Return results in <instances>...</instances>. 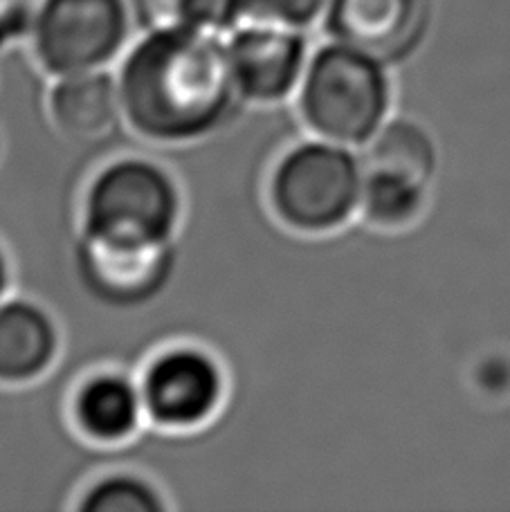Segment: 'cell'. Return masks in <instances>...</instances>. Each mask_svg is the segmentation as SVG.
<instances>
[{
  "label": "cell",
  "mask_w": 510,
  "mask_h": 512,
  "mask_svg": "<svg viewBox=\"0 0 510 512\" xmlns=\"http://www.w3.org/2000/svg\"><path fill=\"white\" fill-rule=\"evenodd\" d=\"M115 77L124 124L162 146L207 140L248 106L223 36L182 25L142 30L117 63Z\"/></svg>",
  "instance_id": "1"
},
{
  "label": "cell",
  "mask_w": 510,
  "mask_h": 512,
  "mask_svg": "<svg viewBox=\"0 0 510 512\" xmlns=\"http://www.w3.org/2000/svg\"><path fill=\"white\" fill-rule=\"evenodd\" d=\"M389 70L387 63L338 41L313 48L295 95L304 126L315 137L364 149L391 117Z\"/></svg>",
  "instance_id": "2"
},
{
  "label": "cell",
  "mask_w": 510,
  "mask_h": 512,
  "mask_svg": "<svg viewBox=\"0 0 510 512\" xmlns=\"http://www.w3.org/2000/svg\"><path fill=\"white\" fill-rule=\"evenodd\" d=\"M81 234L129 248L173 245L182 223L176 178L149 158H117L99 169L81 198Z\"/></svg>",
  "instance_id": "3"
},
{
  "label": "cell",
  "mask_w": 510,
  "mask_h": 512,
  "mask_svg": "<svg viewBox=\"0 0 510 512\" xmlns=\"http://www.w3.org/2000/svg\"><path fill=\"white\" fill-rule=\"evenodd\" d=\"M362 182L358 149L313 135L277 160L268 178V205L286 230L326 236L360 216Z\"/></svg>",
  "instance_id": "4"
},
{
  "label": "cell",
  "mask_w": 510,
  "mask_h": 512,
  "mask_svg": "<svg viewBox=\"0 0 510 512\" xmlns=\"http://www.w3.org/2000/svg\"><path fill=\"white\" fill-rule=\"evenodd\" d=\"M129 0H41L30 18L34 61L52 79L108 70L129 50Z\"/></svg>",
  "instance_id": "5"
},
{
  "label": "cell",
  "mask_w": 510,
  "mask_h": 512,
  "mask_svg": "<svg viewBox=\"0 0 510 512\" xmlns=\"http://www.w3.org/2000/svg\"><path fill=\"white\" fill-rule=\"evenodd\" d=\"M147 423L169 434L205 427L221 411L227 393L225 369L198 346L158 351L138 376Z\"/></svg>",
  "instance_id": "6"
},
{
  "label": "cell",
  "mask_w": 510,
  "mask_h": 512,
  "mask_svg": "<svg viewBox=\"0 0 510 512\" xmlns=\"http://www.w3.org/2000/svg\"><path fill=\"white\" fill-rule=\"evenodd\" d=\"M225 45L245 104L254 106L295 99L313 54L304 30L261 21H243Z\"/></svg>",
  "instance_id": "7"
},
{
  "label": "cell",
  "mask_w": 510,
  "mask_h": 512,
  "mask_svg": "<svg viewBox=\"0 0 510 512\" xmlns=\"http://www.w3.org/2000/svg\"><path fill=\"white\" fill-rule=\"evenodd\" d=\"M77 274L90 297L106 308L135 310L165 292L176 268V248H129L79 234Z\"/></svg>",
  "instance_id": "8"
},
{
  "label": "cell",
  "mask_w": 510,
  "mask_h": 512,
  "mask_svg": "<svg viewBox=\"0 0 510 512\" xmlns=\"http://www.w3.org/2000/svg\"><path fill=\"white\" fill-rule=\"evenodd\" d=\"M427 18V0H331L322 25L331 41L394 68L423 43Z\"/></svg>",
  "instance_id": "9"
},
{
  "label": "cell",
  "mask_w": 510,
  "mask_h": 512,
  "mask_svg": "<svg viewBox=\"0 0 510 512\" xmlns=\"http://www.w3.org/2000/svg\"><path fill=\"white\" fill-rule=\"evenodd\" d=\"M61 353L54 317L27 297L0 299V389H18L45 378Z\"/></svg>",
  "instance_id": "10"
},
{
  "label": "cell",
  "mask_w": 510,
  "mask_h": 512,
  "mask_svg": "<svg viewBox=\"0 0 510 512\" xmlns=\"http://www.w3.org/2000/svg\"><path fill=\"white\" fill-rule=\"evenodd\" d=\"M70 420L88 443L120 445L131 441L147 423L138 378L122 371H97L88 376L72 393Z\"/></svg>",
  "instance_id": "11"
},
{
  "label": "cell",
  "mask_w": 510,
  "mask_h": 512,
  "mask_svg": "<svg viewBox=\"0 0 510 512\" xmlns=\"http://www.w3.org/2000/svg\"><path fill=\"white\" fill-rule=\"evenodd\" d=\"M52 124L75 142H97L124 122L115 72L93 70L54 79L48 97Z\"/></svg>",
  "instance_id": "12"
},
{
  "label": "cell",
  "mask_w": 510,
  "mask_h": 512,
  "mask_svg": "<svg viewBox=\"0 0 510 512\" xmlns=\"http://www.w3.org/2000/svg\"><path fill=\"white\" fill-rule=\"evenodd\" d=\"M427 189L407 173L364 167L360 218L382 232L403 230L423 214Z\"/></svg>",
  "instance_id": "13"
},
{
  "label": "cell",
  "mask_w": 510,
  "mask_h": 512,
  "mask_svg": "<svg viewBox=\"0 0 510 512\" xmlns=\"http://www.w3.org/2000/svg\"><path fill=\"white\" fill-rule=\"evenodd\" d=\"M364 167L407 173L430 185L436 173V149L432 137L405 117H389L385 126L360 149Z\"/></svg>",
  "instance_id": "14"
},
{
  "label": "cell",
  "mask_w": 510,
  "mask_h": 512,
  "mask_svg": "<svg viewBox=\"0 0 510 512\" xmlns=\"http://www.w3.org/2000/svg\"><path fill=\"white\" fill-rule=\"evenodd\" d=\"M129 3L140 30L182 25L225 39L245 21L241 0H129Z\"/></svg>",
  "instance_id": "15"
},
{
  "label": "cell",
  "mask_w": 510,
  "mask_h": 512,
  "mask_svg": "<svg viewBox=\"0 0 510 512\" xmlns=\"http://www.w3.org/2000/svg\"><path fill=\"white\" fill-rule=\"evenodd\" d=\"M77 512H165L162 492L131 472H113L95 479L77 499Z\"/></svg>",
  "instance_id": "16"
},
{
  "label": "cell",
  "mask_w": 510,
  "mask_h": 512,
  "mask_svg": "<svg viewBox=\"0 0 510 512\" xmlns=\"http://www.w3.org/2000/svg\"><path fill=\"white\" fill-rule=\"evenodd\" d=\"M331 0H241L245 21H261L308 30L322 23Z\"/></svg>",
  "instance_id": "17"
},
{
  "label": "cell",
  "mask_w": 510,
  "mask_h": 512,
  "mask_svg": "<svg viewBox=\"0 0 510 512\" xmlns=\"http://www.w3.org/2000/svg\"><path fill=\"white\" fill-rule=\"evenodd\" d=\"M12 283H14L12 261H9L5 245L0 243V299H5L9 292H12Z\"/></svg>",
  "instance_id": "18"
},
{
  "label": "cell",
  "mask_w": 510,
  "mask_h": 512,
  "mask_svg": "<svg viewBox=\"0 0 510 512\" xmlns=\"http://www.w3.org/2000/svg\"><path fill=\"white\" fill-rule=\"evenodd\" d=\"M0 12H3V0H0Z\"/></svg>",
  "instance_id": "19"
}]
</instances>
